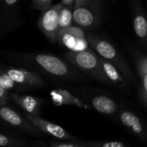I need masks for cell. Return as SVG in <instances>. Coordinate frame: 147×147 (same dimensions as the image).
I'll return each mask as SVG.
<instances>
[{"instance_id":"d4e9b609","label":"cell","mask_w":147,"mask_h":147,"mask_svg":"<svg viewBox=\"0 0 147 147\" xmlns=\"http://www.w3.org/2000/svg\"><path fill=\"white\" fill-rule=\"evenodd\" d=\"M88 0H75V4H74V9H76L81 5H83L84 3H86Z\"/></svg>"},{"instance_id":"8fae6325","label":"cell","mask_w":147,"mask_h":147,"mask_svg":"<svg viewBox=\"0 0 147 147\" xmlns=\"http://www.w3.org/2000/svg\"><path fill=\"white\" fill-rule=\"evenodd\" d=\"M121 123L130 129L139 138L147 141V131L140 121V119L133 113L125 110L120 116Z\"/></svg>"},{"instance_id":"9c48e42d","label":"cell","mask_w":147,"mask_h":147,"mask_svg":"<svg viewBox=\"0 0 147 147\" xmlns=\"http://www.w3.org/2000/svg\"><path fill=\"white\" fill-rule=\"evenodd\" d=\"M5 71L16 84L20 85H28L33 87H41L45 85V82L36 72L17 68H9L6 69Z\"/></svg>"},{"instance_id":"7a4b0ae2","label":"cell","mask_w":147,"mask_h":147,"mask_svg":"<svg viewBox=\"0 0 147 147\" xmlns=\"http://www.w3.org/2000/svg\"><path fill=\"white\" fill-rule=\"evenodd\" d=\"M89 45L92 49L101 58L113 63L121 72L123 77L131 83H135V77L131 71L130 67L126 63L125 59L120 56V53L116 50L114 46L106 40L99 38L93 34L87 36Z\"/></svg>"},{"instance_id":"484cf974","label":"cell","mask_w":147,"mask_h":147,"mask_svg":"<svg viewBox=\"0 0 147 147\" xmlns=\"http://www.w3.org/2000/svg\"><path fill=\"white\" fill-rule=\"evenodd\" d=\"M75 0H62L61 3L63 5H74Z\"/></svg>"},{"instance_id":"3957f363","label":"cell","mask_w":147,"mask_h":147,"mask_svg":"<svg viewBox=\"0 0 147 147\" xmlns=\"http://www.w3.org/2000/svg\"><path fill=\"white\" fill-rule=\"evenodd\" d=\"M56 42L74 52L86 50L89 45L82 28L72 25L58 31Z\"/></svg>"},{"instance_id":"44dd1931","label":"cell","mask_w":147,"mask_h":147,"mask_svg":"<svg viewBox=\"0 0 147 147\" xmlns=\"http://www.w3.org/2000/svg\"><path fill=\"white\" fill-rule=\"evenodd\" d=\"M52 1L53 0H32V3L36 9L44 11L52 6Z\"/></svg>"},{"instance_id":"e0dca14e","label":"cell","mask_w":147,"mask_h":147,"mask_svg":"<svg viewBox=\"0 0 147 147\" xmlns=\"http://www.w3.org/2000/svg\"><path fill=\"white\" fill-rule=\"evenodd\" d=\"M138 70L139 74L141 78L142 82V87H143V93L145 96V98L147 102V58L139 59L138 60Z\"/></svg>"},{"instance_id":"9a60e30c","label":"cell","mask_w":147,"mask_h":147,"mask_svg":"<svg viewBox=\"0 0 147 147\" xmlns=\"http://www.w3.org/2000/svg\"><path fill=\"white\" fill-rule=\"evenodd\" d=\"M101 59V62L103 67V70L107 75V77L108 78V79L111 81V83L113 84H126L125 81V78L123 77V75L121 74V72L119 71V69L111 62L106 60L105 59L100 57Z\"/></svg>"},{"instance_id":"30bf717a","label":"cell","mask_w":147,"mask_h":147,"mask_svg":"<svg viewBox=\"0 0 147 147\" xmlns=\"http://www.w3.org/2000/svg\"><path fill=\"white\" fill-rule=\"evenodd\" d=\"M10 97L20 108H22L25 111V113L35 116L40 115L42 102L39 98L31 96L19 95L17 93H12Z\"/></svg>"},{"instance_id":"6da1fadb","label":"cell","mask_w":147,"mask_h":147,"mask_svg":"<svg viewBox=\"0 0 147 147\" xmlns=\"http://www.w3.org/2000/svg\"><path fill=\"white\" fill-rule=\"evenodd\" d=\"M64 57L72 65L99 81L112 84L103 70L100 56H98L94 51L89 50L88 48L77 52L68 51L64 54Z\"/></svg>"},{"instance_id":"d6986e66","label":"cell","mask_w":147,"mask_h":147,"mask_svg":"<svg viewBox=\"0 0 147 147\" xmlns=\"http://www.w3.org/2000/svg\"><path fill=\"white\" fill-rule=\"evenodd\" d=\"M24 145L25 143L21 140L0 134V146H21Z\"/></svg>"},{"instance_id":"7c38bea8","label":"cell","mask_w":147,"mask_h":147,"mask_svg":"<svg viewBox=\"0 0 147 147\" xmlns=\"http://www.w3.org/2000/svg\"><path fill=\"white\" fill-rule=\"evenodd\" d=\"M50 97L54 104L56 106L69 105L76 106L81 109H88L87 104L83 103L78 97L75 96L69 91L63 89H56L51 90Z\"/></svg>"},{"instance_id":"277c9868","label":"cell","mask_w":147,"mask_h":147,"mask_svg":"<svg viewBox=\"0 0 147 147\" xmlns=\"http://www.w3.org/2000/svg\"><path fill=\"white\" fill-rule=\"evenodd\" d=\"M101 0H88L83 5L74 9L75 24L83 28L97 26L101 18Z\"/></svg>"},{"instance_id":"5b68a950","label":"cell","mask_w":147,"mask_h":147,"mask_svg":"<svg viewBox=\"0 0 147 147\" xmlns=\"http://www.w3.org/2000/svg\"><path fill=\"white\" fill-rule=\"evenodd\" d=\"M63 6L62 3H59L49 7L42 11L38 20V27L51 43L56 42L59 31V15Z\"/></svg>"},{"instance_id":"4316f807","label":"cell","mask_w":147,"mask_h":147,"mask_svg":"<svg viewBox=\"0 0 147 147\" xmlns=\"http://www.w3.org/2000/svg\"><path fill=\"white\" fill-rule=\"evenodd\" d=\"M0 106H1V105H0Z\"/></svg>"},{"instance_id":"7402d4cb","label":"cell","mask_w":147,"mask_h":147,"mask_svg":"<svg viewBox=\"0 0 147 147\" xmlns=\"http://www.w3.org/2000/svg\"><path fill=\"white\" fill-rule=\"evenodd\" d=\"M125 147V144L122 142L119 141H109V142H105V143H97V147Z\"/></svg>"},{"instance_id":"4fadbf2b","label":"cell","mask_w":147,"mask_h":147,"mask_svg":"<svg viewBox=\"0 0 147 147\" xmlns=\"http://www.w3.org/2000/svg\"><path fill=\"white\" fill-rule=\"evenodd\" d=\"M133 30L137 37L144 43L147 42V19L144 11L137 6V9L134 10L133 14Z\"/></svg>"},{"instance_id":"8992f818","label":"cell","mask_w":147,"mask_h":147,"mask_svg":"<svg viewBox=\"0 0 147 147\" xmlns=\"http://www.w3.org/2000/svg\"><path fill=\"white\" fill-rule=\"evenodd\" d=\"M33 59L39 66L53 76L66 78L74 74L71 67L58 57L50 54H36Z\"/></svg>"},{"instance_id":"2e32d148","label":"cell","mask_w":147,"mask_h":147,"mask_svg":"<svg viewBox=\"0 0 147 147\" xmlns=\"http://www.w3.org/2000/svg\"><path fill=\"white\" fill-rule=\"evenodd\" d=\"M74 22V5H64L59 15V30L69 27Z\"/></svg>"},{"instance_id":"5bb4252c","label":"cell","mask_w":147,"mask_h":147,"mask_svg":"<svg viewBox=\"0 0 147 147\" xmlns=\"http://www.w3.org/2000/svg\"><path fill=\"white\" fill-rule=\"evenodd\" d=\"M93 107L100 113L113 115L117 109V106L113 99L106 96H97L92 101Z\"/></svg>"},{"instance_id":"52a82bcc","label":"cell","mask_w":147,"mask_h":147,"mask_svg":"<svg viewBox=\"0 0 147 147\" xmlns=\"http://www.w3.org/2000/svg\"><path fill=\"white\" fill-rule=\"evenodd\" d=\"M25 117L31 121V123L38 128L41 132L51 135L58 140H64L66 141H77L76 139L68 132H67L63 127L59 125L49 122L39 116H35L25 113Z\"/></svg>"},{"instance_id":"603a6c76","label":"cell","mask_w":147,"mask_h":147,"mask_svg":"<svg viewBox=\"0 0 147 147\" xmlns=\"http://www.w3.org/2000/svg\"><path fill=\"white\" fill-rule=\"evenodd\" d=\"M9 91L0 86V105H4L9 100Z\"/></svg>"},{"instance_id":"ba28073f","label":"cell","mask_w":147,"mask_h":147,"mask_svg":"<svg viewBox=\"0 0 147 147\" xmlns=\"http://www.w3.org/2000/svg\"><path fill=\"white\" fill-rule=\"evenodd\" d=\"M0 118L7 124L30 134H38L39 132H41L26 117L23 118L17 112L7 107L5 104L0 106Z\"/></svg>"},{"instance_id":"ffe728a7","label":"cell","mask_w":147,"mask_h":147,"mask_svg":"<svg viewBox=\"0 0 147 147\" xmlns=\"http://www.w3.org/2000/svg\"><path fill=\"white\" fill-rule=\"evenodd\" d=\"M51 146L54 147H88L91 146V142L79 143L77 141H68L63 143H52Z\"/></svg>"},{"instance_id":"ac0fdd59","label":"cell","mask_w":147,"mask_h":147,"mask_svg":"<svg viewBox=\"0 0 147 147\" xmlns=\"http://www.w3.org/2000/svg\"><path fill=\"white\" fill-rule=\"evenodd\" d=\"M20 84H16L11 77L4 71H0V86L4 88L5 90H13L17 88Z\"/></svg>"},{"instance_id":"cb8c5ba5","label":"cell","mask_w":147,"mask_h":147,"mask_svg":"<svg viewBox=\"0 0 147 147\" xmlns=\"http://www.w3.org/2000/svg\"><path fill=\"white\" fill-rule=\"evenodd\" d=\"M18 0H3V5H4V9L10 10L13 6L16 4Z\"/></svg>"}]
</instances>
